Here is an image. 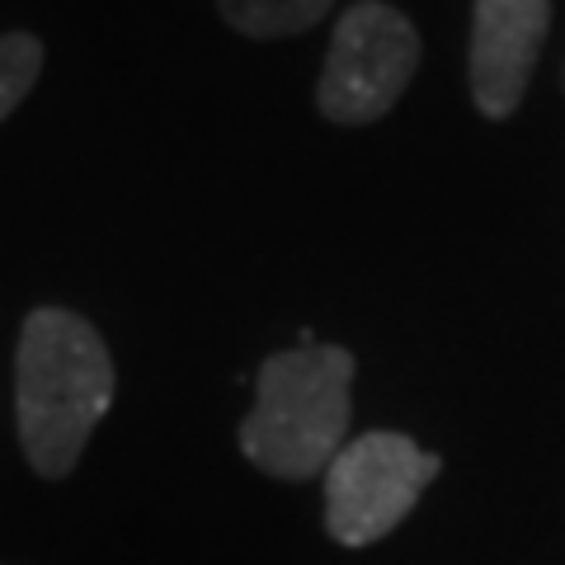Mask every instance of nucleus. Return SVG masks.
I'll list each match as a JSON object with an SVG mask.
<instances>
[{"label":"nucleus","instance_id":"f257e3e1","mask_svg":"<svg viewBox=\"0 0 565 565\" xmlns=\"http://www.w3.org/2000/svg\"><path fill=\"white\" fill-rule=\"evenodd\" d=\"M109 405L114 359L99 330L66 307L29 311L14 353V419L29 467L47 481L71 476Z\"/></svg>","mask_w":565,"mask_h":565},{"label":"nucleus","instance_id":"f03ea898","mask_svg":"<svg viewBox=\"0 0 565 565\" xmlns=\"http://www.w3.org/2000/svg\"><path fill=\"white\" fill-rule=\"evenodd\" d=\"M353 353L340 344H297L264 359L255 405L241 424V452L278 481L326 476L349 434Z\"/></svg>","mask_w":565,"mask_h":565},{"label":"nucleus","instance_id":"7ed1b4c3","mask_svg":"<svg viewBox=\"0 0 565 565\" xmlns=\"http://www.w3.org/2000/svg\"><path fill=\"white\" fill-rule=\"evenodd\" d=\"M419 71V33L396 6L359 0L340 14L316 85V104L340 128H363L392 114Z\"/></svg>","mask_w":565,"mask_h":565},{"label":"nucleus","instance_id":"20e7f679","mask_svg":"<svg viewBox=\"0 0 565 565\" xmlns=\"http://www.w3.org/2000/svg\"><path fill=\"white\" fill-rule=\"evenodd\" d=\"M444 471L415 438L373 429L334 452L326 467V533L340 546H373L419 504V494Z\"/></svg>","mask_w":565,"mask_h":565},{"label":"nucleus","instance_id":"39448f33","mask_svg":"<svg viewBox=\"0 0 565 565\" xmlns=\"http://www.w3.org/2000/svg\"><path fill=\"white\" fill-rule=\"evenodd\" d=\"M552 24V0H476L471 10V99L486 118H509Z\"/></svg>","mask_w":565,"mask_h":565},{"label":"nucleus","instance_id":"423d86ee","mask_svg":"<svg viewBox=\"0 0 565 565\" xmlns=\"http://www.w3.org/2000/svg\"><path fill=\"white\" fill-rule=\"evenodd\" d=\"M334 0H217L222 20L245 39H288L321 24Z\"/></svg>","mask_w":565,"mask_h":565},{"label":"nucleus","instance_id":"0eeeda50","mask_svg":"<svg viewBox=\"0 0 565 565\" xmlns=\"http://www.w3.org/2000/svg\"><path fill=\"white\" fill-rule=\"evenodd\" d=\"M39 76H43V43L24 29L0 33V122L20 109Z\"/></svg>","mask_w":565,"mask_h":565}]
</instances>
